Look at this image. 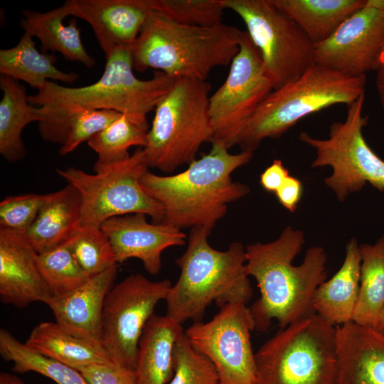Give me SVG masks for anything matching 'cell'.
<instances>
[{"instance_id":"f6af8a7d","label":"cell","mask_w":384,"mask_h":384,"mask_svg":"<svg viewBox=\"0 0 384 384\" xmlns=\"http://www.w3.org/2000/svg\"><path fill=\"white\" fill-rule=\"evenodd\" d=\"M384 56V43H383V46L381 48V50H380V56H379V59L381 58V57H383ZM378 59V60H379Z\"/></svg>"},{"instance_id":"ffe728a7","label":"cell","mask_w":384,"mask_h":384,"mask_svg":"<svg viewBox=\"0 0 384 384\" xmlns=\"http://www.w3.org/2000/svg\"><path fill=\"white\" fill-rule=\"evenodd\" d=\"M25 344L39 354L78 370L93 364L113 363L100 340L57 321L37 324Z\"/></svg>"},{"instance_id":"2e32d148","label":"cell","mask_w":384,"mask_h":384,"mask_svg":"<svg viewBox=\"0 0 384 384\" xmlns=\"http://www.w3.org/2000/svg\"><path fill=\"white\" fill-rule=\"evenodd\" d=\"M146 216L134 213L114 217L100 228L113 247L117 263L137 258L148 273L156 274L161 268L163 251L184 245L186 235L178 228L164 222L149 223Z\"/></svg>"},{"instance_id":"9c48e42d","label":"cell","mask_w":384,"mask_h":384,"mask_svg":"<svg viewBox=\"0 0 384 384\" xmlns=\"http://www.w3.org/2000/svg\"><path fill=\"white\" fill-rule=\"evenodd\" d=\"M149 170L143 148L127 159L107 165L95 164V174L70 167L58 174L79 193L81 199L77 228L98 227L107 220L144 213L159 223L164 218L162 205L142 188L140 179Z\"/></svg>"},{"instance_id":"4fadbf2b","label":"cell","mask_w":384,"mask_h":384,"mask_svg":"<svg viewBox=\"0 0 384 384\" xmlns=\"http://www.w3.org/2000/svg\"><path fill=\"white\" fill-rule=\"evenodd\" d=\"M273 90L260 53L247 31H242L240 50L223 84L209 97L213 139L228 149L239 139L263 100Z\"/></svg>"},{"instance_id":"ba28073f","label":"cell","mask_w":384,"mask_h":384,"mask_svg":"<svg viewBox=\"0 0 384 384\" xmlns=\"http://www.w3.org/2000/svg\"><path fill=\"white\" fill-rule=\"evenodd\" d=\"M255 361L257 384H335L336 326L314 313L281 329Z\"/></svg>"},{"instance_id":"ac0fdd59","label":"cell","mask_w":384,"mask_h":384,"mask_svg":"<svg viewBox=\"0 0 384 384\" xmlns=\"http://www.w3.org/2000/svg\"><path fill=\"white\" fill-rule=\"evenodd\" d=\"M71 16L87 21L105 53L132 48L153 11L151 0H68Z\"/></svg>"},{"instance_id":"484cf974","label":"cell","mask_w":384,"mask_h":384,"mask_svg":"<svg viewBox=\"0 0 384 384\" xmlns=\"http://www.w3.org/2000/svg\"><path fill=\"white\" fill-rule=\"evenodd\" d=\"M3 95L0 102V154L7 161L15 163L26 155L21 134L33 122L43 121L40 107L28 102L23 85L5 75L0 77Z\"/></svg>"},{"instance_id":"ab89813d","label":"cell","mask_w":384,"mask_h":384,"mask_svg":"<svg viewBox=\"0 0 384 384\" xmlns=\"http://www.w3.org/2000/svg\"><path fill=\"white\" fill-rule=\"evenodd\" d=\"M289 176V171L282 161L275 159L261 174L260 182L266 191L275 193Z\"/></svg>"},{"instance_id":"6da1fadb","label":"cell","mask_w":384,"mask_h":384,"mask_svg":"<svg viewBox=\"0 0 384 384\" xmlns=\"http://www.w3.org/2000/svg\"><path fill=\"white\" fill-rule=\"evenodd\" d=\"M100 78L87 86L69 87L48 80L28 102L41 108L38 122L42 139L63 144L71 114L82 110H108L125 114L134 124L148 129L147 114L155 110L179 78L156 71L149 80L134 73L132 48H116L105 57Z\"/></svg>"},{"instance_id":"d6a6232c","label":"cell","mask_w":384,"mask_h":384,"mask_svg":"<svg viewBox=\"0 0 384 384\" xmlns=\"http://www.w3.org/2000/svg\"><path fill=\"white\" fill-rule=\"evenodd\" d=\"M65 244L90 276L117 265L113 247L101 228H77Z\"/></svg>"},{"instance_id":"5bb4252c","label":"cell","mask_w":384,"mask_h":384,"mask_svg":"<svg viewBox=\"0 0 384 384\" xmlns=\"http://www.w3.org/2000/svg\"><path fill=\"white\" fill-rule=\"evenodd\" d=\"M255 331L250 308L243 302L224 305L207 322H193L185 334L192 346L214 365L217 384H257Z\"/></svg>"},{"instance_id":"7c38bea8","label":"cell","mask_w":384,"mask_h":384,"mask_svg":"<svg viewBox=\"0 0 384 384\" xmlns=\"http://www.w3.org/2000/svg\"><path fill=\"white\" fill-rule=\"evenodd\" d=\"M171 286L169 279L135 274L112 287L104 304L101 341L113 363L134 370L145 326Z\"/></svg>"},{"instance_id":"60d3db41","label":"cell","mask_w":384,"mask_h":384,"mask_svg":"<svg viewBox=\"0 0 384 384\" xmlns=\"http://www.w3.org/2000/svg\"><path fill=\"white\" fill-rule=\"evenodd\" d=\"M375 71V86L381 107L384 110V56L378 60Z\"/></svg>"},{"instance_id":"d6986e66","label":"cell","mask_w":384,"mask_h":384,"mask_svg":"<svg viewBox=\"0 0 384 384\" xmlns=\"http://www.w3.org/2000/svg\"><path fill=\"white\" fill-rule=\"evenodd\" d=\"M335 384H384V336L353 321L336 326Z\"/></svg>"},{"instance_id":"e0dca14e","label":"cell","mask_w":384,"mask_h":384,"mask_svg":"<svg viewBox=\"0 0 384 384\" xmlns=\"http://www.w3.org/2000/svg\"><path fill=\"white\" fill-rule=\"evenodd\" d=\"M38 253L25 235L0 227V298L18 308L46 304L53 297L41 272Z\"/></svg>"},{"instance_id":"8fae6325","label":"cell","mask_w":384,"mask_h":384,"mask_svg":"<svg viewBox=\"0 0 384 384\" xmlns=\"http://www.w3.org/2000/svg\"><path fill=\"white\" fill-rule=\"evenodd\" d=\"M236 13L257 48L273 90L301 76L315 64V44L270 0H221Z\"/></svg>"},{"instance_id":"4dcf8cb0","label":"cell","mask_w":384,"mask_h":384,"mask_svg":"<svg viewBox=\"0 0 384 384\" xmlns=\"http://www.w3.org/2000/svg\"><path fill=\"white\" fill-rule=\"evenodd\" d=\"M148 131L121 114L87 142L88 146L97 154L95 164L107 165L127 159L130 156L128 152L130 147L146 146Z\"/></svg>"},{"instance_id":"d4e9b609","label":"cell","mask_w":384,"mask_h":384,"mask_svg":"<svg viewBox=\"0 0 384 384\" xmlns=\"http://www.w3.org/2000/svg\"><path fill=\"white\" fill-rule=\"evenodd\" d=\"M81 199L71 185L48 193L46 203L25 235L38 253L64 244L77 228Z\"/></svg>"},{"instance_id":"7bdbcfd3","label":"cell","mask_w":384,"mask_h":384,"mask_svg":"<svg viewBox=\"0 0 384 384\" xmlns=\"http://www.w3.org/2000/svg\"><path fill=\"white\" fill-rule=\"evenodd\" d=\"M366 4L384 11V0H366Z\"/></svg>"},{"instance_id":"e575fe53","label":"cell","mask_w":384,"mask_h":384,"mask_svg":"<svg viewBox=\"0 0 384 384\" xmlns=\"http://www.w3.org/2000/svg\"><path fill=\"white\" fill-rule=\"evenodd\" d=\"M174 375L168 384H217L212 362L191 344L185 331L177 338L173 352Z\"/></svg>"},{"instance_id":"8992f818","label":"cell","mask_w":384,"mask_h":384,"mask_svg":"<svg viewBox=\"0 0 384 384\" xmlns=\"http://www.w3.org/2000/svg\"><path fill=\"white\" fill-rule=\"evenodd\" d=\"M366 84V75L348 76L315 63L263 100L238 145L253 152L265 139L280 137L311 114L335 105L348 106L365 94Z\"/></svg>"},{"instance_id":"277c9868","label":"cell","mask_w":384,"mask_h":384,"mask_svg":"<svg viewBox=\"0 0 384 384\" xmlns=\"http://www.w3.org/2000/svg\"><path fill=\"white\" fill-rule=\"evenodd\" d=\"M211 230L191 228L187 248L176 260L181 272L165 299L166 315L181 324L201 321L213 302L221 308L232 302L247 304L252 297L242 244L234 242L225 251L215 250L208 241Z\"/></svg>"},{"instance_id":"9a60e30c","label":"cell","mask_w":384,"mask_h":384,"mask_svg":"<svg viewBox=\"0 0 384 384\" xmlns=\"http://www.w3.org/2000/svg\"><path fill=\"white\" fill-rule=\"evenodd\" d=\"M384 43V11L365 4L316 46L315 63L358 77L375 70Z\"/></svg>"},{"instance_id":"8d00e7d4","label":"cell","mask_w":384,"mask_h":384,"mask_svg":"<svg viewBox=\"0 0 384 384\" xmlns=\"http://www.w3.org/2000/svg\"><path fill=\"white\" fill-rule=\"evenodd\" d=\"M48 194L7 196L0 203V227L26 235Z\"/></svg>"},{"instance_id":"74e56055","label":"cell","mask_w":384,"mask_h":384,"mask_svg":"<svg viewBox=\"0 0 384 384\" xmlns=\"http://www.w3.org/2000/svg\"><path fill=\"white\" fill-rule=\"evenodd\" d=\"M79 371L90 384H134V370L114 363L93 364Z\"/></svg>"},{"instance_id":"836d02e7","label":"cell","mask_w":384,"mask_h":384,"mask_svg":"<svg viewBox=\"0 0 384 384\" xmlns=\"http://www.w3.org/2000/svg\"><path fill=\"white\" fill-rule=\"evenodd\" d=\"M152 9L182 25L210 27L222 23L221 0H151Z\"/></svg>"},{"instance_id":"30bf717a","label":"cell","mask_w":384,"mask_h":384,"mask_svg":"<svg viewBox=\"0 0 384 384\" xmlns=\"http://www.w3.org/2000/svg\"><path fill=\"white\" fill-rule=\"evenodd\" d=\"M364 100L363 94L348 106L346 119L331 124L327 139L314 138L304 132L299 134V139L315 150L311 166L331 167L332 174L324 183L340 202L368 183L384 191V160L370 147L363 134L368 119L363 113Z\"/></svg>"},{"instance_id":"7a4b0ae2","label":"cell","mask_w":384,"mask_h":384,"mask_svg":"<svg viewBox=\"0 0 384 384\" xmlns=\"http://www.w3.org/2000/svg\"><path fill=\"white\" fill-rule=\"evenodd\" d=\"M304 242L302 230L287 226L275 240L245 248L247 273L255 279L260 292L249 307L255 330H267L273 319L284 329L315 313L312 300L326 279L327 256L322 247H311L302 263L293 265Z\"/></svg>"},{"instance_id":"7402d4cb","label":"cell","mask_w":384,"mask_h":384,"mask_svg":"<svg viewBox=\"0 0 384 384\" xmlns=\"http://www.w3.org/2000/svg\"><path fill=\"white\" fill-rule=\"evenodd\" d=\"M360 245L351 238L343 262L336 273L316 289L312 305L316 314L338 326L353 321L361 277Z\"/></svg>"},{"instance_id":"3957f363","label":"cell","mask_w":384,"mask_h":384,"mask_svg":"<svg viewBox=\"0 0 384 384\" xmlns=\"http://www.w3.org/2000/svg\"><path fill=\"white\" fill-rule=\"evenodd\" d=\"M211 144L209 153L182 172L160 176L148 170L142 176V188L164 209V223L181 230L196 226L213 229L226 214L228 204L250 193L249 186L233 181L231 174L247 164L253 152L233 154L220 142Z\"/></svg>"},{"instance_id":"5b68a950","label":"cell","mask_w":384,"mask_h":384,"mask_svg":"<svg viewBox=\"0 0 384 384\" xmlns=\"http://www.w3.org/2000/svg\"><path fill=\"white\" fill-rule=\"evenodd\" d=\"M242 31L223 23L182 25L152 11L132 47L134 70L154 68L178 78L206 80L213 68L231 63Z\"/></svg>"},{"instance_id":"f35d334b","label":"cell","mask_w":384,"mask_h":384,"mask_svg":"<svg viewBox=\"0 0 384 384\" xmlns=\"http://www.w3.org/2000/svg\"><path fill=\"white\" fill-rule=\"evenodd\" d=\"M302 183L294 176H289L275 195L279 203L287 210L293 213L296 210L302 196Z\"/></svg>"},{"instance_id":"ee69618b","label":"cell","mask_w":384,"mask_h":384,"mask_svg":"<svg viewBox=\"0 0 384 384\" xmlns=\"http://www.w3.org/2000/svg\"><path fill=\"white\" fill-rule=\"evenodd\" d=\"M375 329L384 336V309L381 313L378 325Z\"/></svg>"},{"instance_id":"1f68e13d","label":"cell","mask_w":384,"mask_h":384,"mask_svg":"<svg viewBox=\"0 0 384 384\" xmlns=\"http://www.w3.org/2000/svg\"><path fill=\"white\" fill-rule=\"evenodd\" d=\"M38 260L43 277L54 297L75 290L91 277L65 243L38 254Z\"/></svg>"},{"instance_id":"f1b7e54d","label":"cell","mask_w":384,"mask_h":384,"mask_svg":"<svg viewBox=\"0 0 384 384\" xmlns=\"http://www.w3.org/2000/svg\"><path fill=\"white\" fill-rule=\"evenodd\" d=\"M361 277L353 321L375 329L384 309V236L360 245Z\"/></svg>"},{"instance_id":"f546056e","label":"cell","mask_w":384,"mask_h":384,"mask_svg":"<svg viewBox=\"0 0 384 384\" xmlns=\"http://www.w3.org/2000/svg\"><path fill=\"white\" fill-rule=\"evenodd\" d=\"M0 354L13 363L14 372H36L57 384H90L79 370L31 350L4 329L0 330Z\"/></svg>"},{"instance_id":"4316f807","label":"cell","mask_w":384,"mask_h":384,"mask_svg":"<svg viewBox=\"0 0 384 384\" xmlns=\"http://www.w3.org/2000/svg\"><path fill=\"white\" fill-rule=\"evenodd\" d=\"M293 20L315 46L328 39L366 0H270Z\"/></svg>"},{"instance_id":"44dd1931","label":"cell","mask_w":384,"mask_h":384,"mask_svg":"<svg viewBox=\"0 0 384 384\" xmlns=\"http://www.w3.org/2000/svg\"><path fill=\"white\" fill-rule=\"evenodd\" d=\"M117 274L115 265L91 276L83 285L67 294L53 296L47 305L55 321L84 331L101 341L104 304Z\"/></svg>"},{"instance_id":"603a6c76","label":"cell","mask_w":384,"mask_h":384,"mask_svg":"<svg viewBox=\"0 0 384 384\" xmlns=\"http://www.w3.org/2000/svg\"><path fill=\"white\" fill-rule=\"evenodd\" d=\"M68 16H71L68 0L61 6L43 13L24 9L20 27L24 33L39 39L41 52H58L68 60L92 68L96 62L85 50L77 20L70 19L68 25L63 23Z\"/></svg>"},{"instance_id":"b9f144b4","label":"cell","mask_w":384,"mask_h":384,"mask_svg":"<svg viewBox=\"0 0 384 384\" xmlns=\"http://www.w3.org/2000/svg\"><path fill=\"white\" fill-rule=\"evenodd\" d=\"M0 384H26L18 377L9 373H1L0 374Z\"/></svg>"},{"instance_id":"cb8c5ba5","label":"cell","mask_w":384,"mask_h":384,"mask_svg":"<svg viewBox=\"0 0 384 384\" xmlns=\"http://www.w3.org/2000/svg\"><path fill=\"white\" fill-rule=\"evenodd\" d=\"M184 331L182 324L166 315L154 314L138 345L134 384H168L174 375L175 343Z\"/></svg>"},{"instance_id":"d590c367","label":"cell","mask_w":384,"mask_h":384,"mask_svg":"<svg viewBox=\"0 0 384 384\" xmlns=\"http://www.w3.org/2000/svg\"><path fill=\"white\" fill-rule=\"evenodd\" d=\"M121 113L108 110H82L71 114L68 132L59 150L60 155L73 152L81 143L88 142L112 124Z\"/></svg>"},{"instance_id":"83f0119b","label":"cell","mask_w":384,"mask_h":384,"mask_svg":"<svg viewBox=\"0 0 384 384\" xmlns=\"http://www.w3.org/2000/svg\"><path fill=\"white\" fill-rule=\"evenodd\" d=\"M55 54L39 52L33 37L23 33L14 47L0 50V73L21 80L40 90L48 79L73 83L78 78L75 73H65L55 66Z\"/></svg>"},{"instance_id":"52a82bcc","label":"cell","mask_w":384,"mask_h":384,"mask_svg":"<svg viewBox=\"0 0 384 384\" xmlns=\"http://www.w3.org/2000/svg\"><path fill=\"white\" fill-rule=\"evenodd\" d=\"M210 90L206 80L181 78L158 104L143 148L149 168L171 173L189 165L201 146L212 142Z\"/></svg>"}]
</instances>
